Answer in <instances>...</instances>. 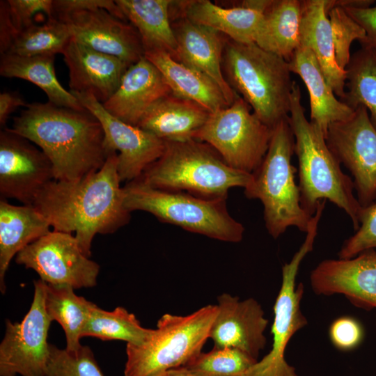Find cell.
<instances>
[{"mask_svg":"<svg viewBox=\"0 0 376 376\" xmlns=\"http://www.w3.org/2000/svg\"><path fill=\"white\" fill-rule=\"evenodd\" d=\"M118 162V153L113 151L97 171L75 180L50 181L32 205L54 230L75 233L82 252L88 258L96 234L113 233L131 218L123 205Z\"/></svg>","mask_w":376,"mask_h":376,"instance_id":"6da1fadb","label":"cell"},{"mask_svg":"<svg viewBox=\"0 0 376 376\" xmlns=\"http://www.w3.org/2000/svg\"><path fill=\"white\" fill-rule=\"evenodd\" d=\"M8 129L40 148L52 164L56 180H75L97 171L109 155L102 126L86 109L49 102L28 104Z\"/></svg>","mask_w":376,"mask_h":376,"instance_id":"7a4b0ae2","label":"cell"},{"mask_svg":"<svg viewBox=\"0 0 376 376\" xmlns=\"http://www.w3.org/2000/svg\"><path fill=\"white\" fill-rule=\"evenodd\" d=\"M289 122L295 137L298 159L299 189L301 207L313 217L319 202L328 200L350 218L354 230L359 227L363 207L354 194L352 178L329 148L322 130L308 120L301 104L299 85L294 82Z\"/></svg>","mask_w":376,"mask_h":376,"instance_id":"3957f363","label":"cell"},{"mask_svg":"<svg viewBox=\"0 0 376 376\" xmlns=\"http://www.w3.org/2000/svg\"><path fill=\"white\" fill-rule=\"evenodd\" d=\"M222 68L232 88L270 128L289 116L294 81L289 63L255 42L225 43Z\"/></svg>","mask_w":376,"mask_h":376,"instance_id":"277c9868","label":"cell"},{"mask_svg":"<svg viewBox=\"0 0 376 376\" xmlns=\"http://www.w3.org/2000/svg\"><path fill=\"white\" fill-rule=\"evenodd\" d=\"M162 155L138 178L152 187L185 191L208 199H227L233 187L245 188L251 173L236 170L206 143L165 141Z\"/></svg>","mask_w":376,"mask_h":376,"instance_id":"5b68a950","label":"cell"},{"mask_svg":"<svg viewBox=\"0 0 376 376\" xmlns=\"http://www.w3.org/2000/svg\"><path fill=\"white\" fill-rule=\"evenodd\" d=\"M294 150L295 137L288 116L272 128L267 152L244 191L247 198L258 199L263 203L265 228L274 239L289 227L306 233L312 218L301 206L295 182L297 171L291 164Z\"/></svg>","mask_w":376,"mask_h":376,"instance_id":"8992f818","label":"cell"},{"mask_svg":"<svg viewBox=\"0 0 376 376\" xmlns=\"http://www.w3.org/2000/svg\"><path fill=\"white\" fill-rule=\"evenodd\" d=\"M123 205L149 212L160 221L219 241L237 243L244 226L228 212L227 199H208L185 191L156 189L136 179L123 187Z\"/></svg>","mask_w":376,"mask_h":376,"instance_id":"52a82bcc","label":"cell"},{"mask_svg":"<svg viewBox=\"0 0 376 376\" xmlns=\"http://www.w3.org/2000/svg\"><path fill=\"white\" fill-rule=\"evenodd\" d=\"M217 305L187 315L166 313L143 344H127L124 376H155L185 366L202 352L217 316Z\"/></svg>","mask_w":376,"mask_h":376,"instance_id":"ba28073f","label":"cell"},{"mask_svg":"<svg viewBox=\"0 0 376 376\" xmlns=\"http://www.w3.org/2000/svg\"><path fill=\"white\" fill-rule=\"evenodd\" d=\"M272 129L239 96L232 104L210 113L194 139L212 147L230 167L252 173L269 148Z\"/></svg>","mask_w":376,"mask_h":376,"instance_id":"9c48e42d","label":"cell"},{"mask_svg":"<svg viewBox=\"0 0 376 376\" xmlns=\"http://www.w3.org/2000/svg\"><path fill=\"white\" fill-rule=\"evenodd\" d=\"M321 217L320 212L312 217L303 244L282 267L281 285L274 305L272 348L246 376H298L295 368L285 360V352L292 336L308 324L301 310L304 287L302 283L296 286L295 282L301 261L313 250Z\"/></svg>","mask_w":376,"mask_h":376,"instance_id":"30bf717a","label":"cell"},{"mask_svg":"<svg viewBox=\"0 0 376 376\" xmlns=\"http://www.w3.org/2000/svg\"><path fill=\"white\" fill-rule=\"evenodd\" d=\"M46 283L34 282L31 307L18 322L6 320L0 344V376H45L49 357L48 331L52 320L45 311Z\"/></svg>","mask_w":376,"mask_h":376,"instance_id":"8fae6325","label":"cell"},{"mask_svg":"<svg viewBox=\"0 0 376 376\" xmlns=\"http://www.w3.org/2000/svg\"><path fill=\"white\" fill-rule=\"evenodd\" d=\"M15 261L47 284L75 290L96 285L100 272V265L84 254L75 236L55 230L24 248Z\"/></svg>","mask_w":376,"mask_h":376,"instance_id":"7c38bea8","label":"cell"},{"mask_svg":"<svg viewBox=\"0 0 376 376\" xmlns=\"http://www.w3.org/2000/svg\"><path fill=\"white\" fill-rule=\"evenodd\" d=\"M325 139L351 173L360 205H369L376 199V130L366 108L359 106L348 118L331 123Z\"/></svg>","mask_w":376,"mask_h":376,"instance_id":"4fadbf2b","label":"cell"},{"mask_svg":"<svg viewBox=\"0 0 376 376\" xmlns=\"http://www.w3.org/2000/svg\"><path fill=\"white\" fill-rule=\"evenodd\" d=\"M71 93L100 122L107 152L118 153V173L121 182H128L139 178L162 155L166 148L165 141L114 117L93 95Z\"/></svg>","mask_w":376,"mask_h":376,"instance_id":"5bb4252c","label":"cell"},{"mask_svg":"<svg viewBox=\"0 0 376 376\" xmlns=\"http://www.w3.org/2000/svg\"><path fill=\"white\" fill-rule=\"evenodd\" d=\"M53 180L52 164L40 149L8 128L1 131V199L32 205L38 193Z\"/></svg>","mask_w":376,"mask_h":376,"instance_id":"9a60e30c","label":"cell"},{"mask_svg":"<svg viewBox=\"0 0 376 376\" xmlns=\"http://www.w3.org/2000/svg\"><path fill=\"white\" fill-rule=\"evenodd\" d=\"M309 280L317 295H342L357 308H376V250L352 258L324 260L311 272Z\"/></svg>","mask_w":376,"mask_h":376,"instance_id":"2e32d148","label":"cell"},{"mask_svg":"<svg viewBox=\"0 0 376 376\" xmlns=\"http://www.w3.org/2000/svg\"><path fill=\"white\" fill-rule=\"evenodd\" d=\"M218 312L209 338L214 348L240 350L258 360L267 343L265 331L268 320L261 305L254 299L240 300L224 293L217 297Z\"/></svg>","mask_w":376,"mask_h":376,"instance_id":"e0dca14e","label":"cell"},{"mask_svg":"<svg viewBox=\"0 0 376 376\" xmlns=\"http://www.w3.org/2000/svg\"><path fill=\"white\" fill-rule=\"evenodd\" d=\"M65 23L72 38L96 51L116 56L130 65L144 55L136 29L104 9L72 13Z\"/></svg>","mask_w":376,"mask_h":376,"instance_id":"ac0fdd59","label":"cell"},{"mask_svg":"<svg viewBox=\"0 0 376 376\" xmlns=\"http://www.w3.org/2000/svg\"><path fill=\"white\" fill-rule=\"evenodd\" d=\"M62 54L69 70L70 92L91 94L102 104L114 93L130 66L116 56L96 51L73 38Z\"/></svg>","mask_w":376,"mask_h":376,"instance_id":"d6986e66","label":"cell"},{"mask_svg":"<svg viewBox=\"0 0 376 376\" xmlns=\"http://www.w3.org/2000/svg\"><path fill=\"white\" fill-rule=\"evenodd\" d=\"M177 42L176 60L211 79L230 106L240 96L228 83L222 68L225 43L221 33L186 17L172 25Z\"/></svg>","mask_w":376,"mask_h":376,"instance_id":"ffe728a7","label":"cell"},{"mask_svg":"<svg viewBox=\"0 0 376 376\" xmlns=\"http://www.w3.org/2000/svg\"><path fill=\"white\" fill-rule=\"evenodd\" d=\"M171 93L161 72L143 56L128 68L116 91L102 105L114 117L137 126L155 102Z\"/></svg>","mask_w":376,"mask_h":376,"instance_id":"44dd1931","label":"cell"},{"mask_svg":"<svg viewBox=\"0 0 376 376\" xmlns=\"http://www.w3.org/2000/svg\"><path fill=\"white\" fill-rule=\"evenodd\" d=\"M210 113L201 105L171 93L155 102L137 127L164 141H185L194 139Z\"/></svg>","mask_w":376,"mask_h":376,"instance_id":"7402d4cb","label":"cell"},{"mask_svg":"<svg viewBox=\"0 0 376 376\" xmlns=\"http://www.w3.org/2000/svg\"><path fill=\"white\" fill-rule=\"evenodd\" d=\"M292 73L297 75L307 88L311 121L326 135L329 126L348 118L354 110L338 99L329 85L313 52L299 45L288 61Z\"/></svg>","mask_w":376,"mask_h":376,"instance_id":"603a6c76","label":"cell"},{"mask_svg":"<svg viewBox=\"0 0 376 376\" xmlns=\"http://www.w3.org/2000/svg\"><path fill=\"white\" fill-rule=\"evenodd\" d=\"M300 45L315 55L333 92L340 100L345 92L346 71L338 65L334 38L325 8V0L304 1Z\"/></svg>","mask_w":376,"mask_h":376,"instance_id":"cb8c5ba5","label":"cell"},{"mask_svg":"<svg viewBox=\"0 0 376 376\" xmlns=\"http://www.w3.org/2000/svg\"><path fill=\"white\" fill-rule=\"evenodd\" d=\"M144 57L161 72L171 93L193 101L211 113L228 107L219 87L209 77L176 60L166 51L151 49Z\"/></svg>","mask_w":376,"mask_h":376,"instance_id":"d4e9b609","label":"cell"},{"mask_svg":"<svg viewBox=\"0 0 376 376\" xmlns=\"http://www.w3.org/2000/svg\"><path fill=\"white\" fill-rule=\"evenodd\" d=\"M182 16L240 43L255 42L265 13L242 3L222 7L207 0L178 1Z\"/></svg>","mask_w":376,"mask_h":376,"instance_id":"484cf974","label":"cell"},{"mask_svg":"<svg viewBox=\"0 0 376 376\" xmlns=\"http://www.w3.org/2000/svg\"><path fill=\"white\" fill-rule=\"evenodd\" d=\"M50 224L33 205H14L0 201V290L14 256L50 232Z\"/></svg>","mask_w":376,"mask_h":376,"instance_id":"4316f807","label":"cell"},{"mask_svg":"<svg viewBox=\"0 0 376 376\" xmlns=\"http://www.w3.org/2000/svg\"><path fill=\"white\" fill-rule=\"evenodd\" d=\"M138 31L144 52L161 49L176 59L177 42L170 19L171 0H116Z\"/></svg>","mask_w":376,"mask_h":376,"instance_id":"83f0119b","label":"cell"},{"mask_svg":"<svg viewBox=\"0 0 376 376\" xmlns=\"http://www.w3.org/2000/svg\"><path fill=\"white\" fill-rule=\"evenodd\" d=\"M303 5L299 0H273L255 43L288 62L300 45Z\"/></svg>","mask_w":376,"mask_h":376,"instance_id":"f1b7e54d","label":"cell"},{"mask_svg":"<svg viewBox=\"0 0 376 376\" xmlns=\"http://www.w3.org/2000/svg\"><path fill=\"white\" fill-rule=\"evenodd\" d=\"M54 56H21L1 54L0 75L7 78H19L38 86L47 95L50 103L58 107L84 111L77 98L58 80L54 69Z\"/></svg>","mask_w":376,"mask_h":376,"instance_id":"f546056e","label":"cell"},{"mask_svg":"<svg viewBox=\"0 0 376 376\" xmlns=\"http://www.w3.org/2000/svg\"><path fill=\"white\" fill-rule=\"evenodd\" d=\"M72 288L46 283L45 311L49 318L62 327L66 338V349L76 350L81 345L82 331L94 304L77 296Z\"/></svg>","mask_w":376,"mask_h":376,"instance_id":"4dcf8cb0","label":"cell"},{"mask_svg":"<svg viewBox=\"0 0 376 376\" xmlns=\"http://www.w3.org/2000/svg\"><path fill=\"white\" fill-rule=\"evenodd\" d=\"M345 71V92L340 100L353 110L366 107L376 130V50L361 47L351 55Z\"/></svg>","mask_w":376,"mask_h":376,"instance_id":"1f68e13d","label":"cell"},{"mask_svg":"<svg viewBox=\"0 0 376 376\" xmlns=\"http://www.w3.org/2000/svg\"><path fill=\"white\" fill-rule=\"evenodd\" d=\"M154 329L141 325L136 316L123 307L107 311L94 304L82 337L93 336L102 340H119L127 344L140 345L152 335Z\"/></svg>","mask_w":376,"mask_h":376,"instance_id":"d6a6232c","label":"cell"},{"mask_svg":"<svg viewBox=\"0 0 376 376\" xmlns=\"http://www.w3.org/2000/svg\"><path fill=\"white\" fill-rule=\"evenodd\" d=\"M71 38L65 23L48 18L45 24H33L19 33L6 54L21 56H55L63 54Z\"/></svg>","mask_w":376,"mask_h":376,"instance_id":"836d02e7","label":"cell"},{"mask_svg":"<svg viewBox=\"0 0 376 376\" xmlns=\"http://www.w3.org/2000/svg\"><path fill=\"white\" fill-rule=\"evenodd\" d=\"M258 360L232 347L201 352L182 368L196 376H246Z\"/></svg>","mask_w":376,"mask_h":376,"instance_id":"e575fe53","label":"cell"},{"mask_svg":"<svg viewBox=\"0 0 376 376\" xmlns=\"http://www.w3.org/2000/svg\"><path fill=\"white\" fill-rule=\"evenodd\" d=\"M45 376H104L88 346L76 350L61 349L49 344Z\"/></svg>","mask_w":376,"mask_h":376,"instance_id":"d590c367","label":"cell"},{"mask_svg":"<svg viewBox=\"0 0 376 376\" xmlns=\"http://www.w3.org/2000/svg\"><path fill=\"white\" fill-rule=\"evenodd\" d=\"M334 38L336 58L343 70L350 60V47L354 40L366 38L364 29L340 6H332L327 10Z\"/></svg>","mask_w":376,"mask_h":376,"instance_id":"8d00e7d4","label":"cell"},{"mask_svg":"<svg viewBox=\"0 0 376 376\" xmlns=\"http://www.w3.org/2000/svg\"><path fill=\"white\" fill-rule=\"evenodd\" d=\"M368 249L376 250V199L363 207L359 227L345 240L338 256L340 259L352 258Z\"/></svg>","mask_w":376,"mask_h":376,"instance_id":"74e56055","label":"cell"},{"mask_svg":"<svg viewBox=\"0 0 376 376\" xmlns=\"http://www.w3.org/2000/svg\"><path fill=\"white\" fill-rule=\"evenodd\" d=\"M329 336L337 349L349 351L356 348L361 343L363 329L360 322L355 318L342 316L331 324Z\"/></svg>","mask_w":376,"mask_h":376,"instance_id":"f35d334b","label":"cell"},{"mask_svg":"<svg viewBox=\"0 0 376 376\" xmlns=\"http://www.w3.org/2000/svg\"><path fill=\"white\" fill-rule=\"evenodd\" d=\"M12 22L20 33L34 24L33 18L38 13L53 17L52 0H7Z\"/></svg>","mask_w":376,"mask_h":376,"instance_id":"ab89813d","label":"cell"},{"mask_svg":"<svg viewBox=\"0 0 376 376\" xmlns=\"http://www.w3.org/2000/svg\"><path fill=\"white\" fill-rule=\"evenodd\" d=\"M104 9L113 16L123 20V12L112 0H54L53 17L57 20L72 13Z\"/></svg>","mask_w":376,"mask_h":376,"instance_id":"60d3db41","label":"cell"},{"mask_svg":"<svg viewBox=\"0 0 376 376\" xmlns=\"http://www.w3.org/2000/svg\"><path fill=\"white\" fill-rule=\"evenodd\" d=\"M343 8L366 32V38L359 42L361 47L373 48L376 50V6L366 8Z\"/></svg>","mask_w":376,"mask_h":376,"instance_id":"b9f144b4","label":"cell"},{"mask_svg":"<svg viewBox=\"0 0 376 376\" xmlns=\"http://www.w3.org/2000/svg\"><path fill=\"white\" fill-rule=\"evenodd\" d=\"M19 32L15 27L9 12L7 1H0V53L6 54Z\"/></svg>","mask_w":376,"mask_h":376,"instance_id":"7bdbcfd3","label":"cell"},{"mask_svg":"<svg viewBox=\"0 0 376 376\" xmlns=\"http://www.w3.org/2000/svg\"><path fill=\"white\" fill-rule=\"evenodd\" d=\"M28 104L16 93L3 92L0 93V125L4 127L9 116L18 107H26Z\"/></svg>","mask_w":376,"mask_h":376,"instance_id":"ee69618b","label":"cell"},{"mask_svg":"<svg viewBox=\"0 0 376 376\" xmlns=\"http://www.w3.org/2000/svg\"><path fill=\"white\" fill-rule=\"evenodd\" d=\"M155 376H196L185 370L182 367L169 370Z\"/></svg>","mask_w":376,"mask_h":376,"instance_id":"f6af8a7d","label":"cell"},{"mask_svg":"<svg viewBox=\"0 0 376 376\" xmlns=\"http://www.w3.org/2000/svg\"><path fill=\"white\" fill-rule=\"evenodd\" d=\"M375 326H376V315H375Z\"/></svg>","mask_w":376,"mask_h":376,"instance_id":"bcb514c9","label":"cell"}]
</instances>
